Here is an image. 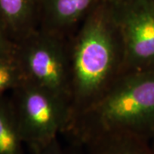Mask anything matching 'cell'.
I'll use <instances>...</instances> for the list:
<instances>
[{
  "label": "cell",
  "instance_id": "1",
  "mask_svg": "<svg viewBox=\"0 0 154 154\" xmlns=\"http://www.w3.org/2000/svg\"><path fill=\"white\" fill-rule=\"evenodd\" d=\"M70 56L69 126L95 105L123 74L124 44L111 0H104L70 38Z\"/></svg>",
  "mask_w": 154,
  "mask_h": 154
},
{
  "label": "cell",
  "instance_id": "2",
  "mask_svg": "<svg viewBox=\"0 0 154 154\" xmlns=\"http://www.w3.org/2000/svg\"><path fill=\"white\" fill-rule=\"evenodd\" d=\"M124 133L149 140L154 133V71L122 74L99 101L63 134L73 145L106 134Z\"/></svg>",
  "mask_w": 154,
  "mask_h": 154
},
{
  "label": "cell",
  "instance_id": "3",
  "mask_svg": "<svg viewBox=\"0 0 154 154\" xmlns=\"http://www.w3.org/2000/svg\"><path fill=\"white\" fill-rule=\"evenodd\" d=\"M17 57L28 81L47 89L70 108V38L38 28L17 42Z\"/></svg>",
  "mask_w": 154,
  "mask_h": 154
},
{
  "label": "cell",
  "instance_id": "4",
  "mask_svg": "<svg viewBox=\"0 0 154 154\" xmlns=\"http://www.w3.org/2000/svg\"><path fill=\"white\" fill-rule=\"evenodd\" d=\"M11 93L19 132L31 152L65 133L70 108L55 94L29 81Z\"/></svg>",
  "mask_w": 154,
  "mask_h": 154
},
{
  "label": "cell",
  "instance_id": "5",
  "mask_svg": "<svg viewBox=\"0 0 154 154\" xmlns=\"http://www.w3.org/2000/svg\"><path fill=\"white\" fill-rule=\"evenodd\" d=\"M125 50L124 73L154 71V2L111 0Z\"/></svg>",
  "mask_w": 154,
  "mask_h": 154
},
{
  "label": "cell",
  "instance_id": "6",
  "mask_svg": "<svg viewBox=\"0 0 154 154\" xmlns=\"http://www.w3.org/2000/svg\"><path fill=\"white\" fill-rule=\"evenodd\" d=\"M104 0H37L38 28L70 38Z\"/></svg>",
  "mask_w": 154,
  "mask_h": 154
},
{
  "label": "cell",
  "instance_id": "7",
  "mask_svg": "<svg viewBox=\"0 0 154 154\" xmlns=\"http://www.w3.org/2000/svg\"><path fill=\"white\" fill-rule=\"evenodd\" d=\"M0 19L19 42L38 29L37 0H0Z\"/></svg>",
  "mask_w": 154,
  "mask_h": 154
},
{
  "label": "cell",
  "instance_id": "8",
  "mask_svg": "<svg viewBox=\"0 0 154 154\" xmlns=\"http://www.w3.org/2000/svg\"><path fill=\"white\" fill-rule=\"evenodd\" d=\"M82 147L86 154H154L148 140L124 133L100 135Z\"/></svg>",
  "mask_w": 154,
  "mask_h": 154
},
{
  "label": "cell",
  "instance_id": "9",
  "mask_svg": "<svg viewBox=\"0 0 154 154\" xmlns=\"http://www.w3.org/2000/svg\"><path fill=\"white\" fill-rule=\"evenodd\" d=\"M11 97L0 95V154H24Z\"/></svg>",
  "mask_w": 154,
  "mask_h": 154
},
{
  "label": "cell",
  "instance_id": "10",
  "mask_svg": "<svg viewBox=\"0 0 154 154\" xmlns=\"http://www.w3.org/2000/svg\"><path fill=\"white\" fill-rule=\"evenodd\" d=\"M28 79L17 56L0 58V95L11 92Z\"/></svg>",
  "mask_w": 154,
  "mask_h": 154
},
{
  "label": "cell",
  "instance_id": "11",
  "mask_svg": "<svg viewBox=\"0 0 154 154\" xmlns=\"http://www.w3.org/2000/svg\"><path fill=\"white\" fill-rule=\"evenodd\" d=\"M17 43L13 39L0 19V58L17 56Z\"/></svg>",
  "mask_w": 154,
  "mask_h": 154
},
{
  "label": "cell",
  "instance_id": "12",
  "mask_svg": "<svg viewBox=\"0 0 154 154\" xmlns=\"http://www.w3.org/2000/svg\"><path fill=\"white\" fill-rule=\"evenodd\" d=\"M75 146V145H74ZM78 146H75V149L63 148L58 140V138L53 139L49 143L43 146L36 149L32 152L33 154H80L77 152Z\"/></svg>",
  "mask_w": 154,
  "mask_h": 154
},
{
  "label": "cell",
  "instance_id": "13",
  "mask_svg": "<svg viewBox=\"0 0 154 154\" xmlns=\"http://www.w3.org/2000/svg\"><path fill=\"white\" fill-rule=\"evenodd\" d=\"M149 145H150V146H151V148L152 149V151L154 152V133L152 135V137L150 138V140H148Z\"/></svg>",
  "mask_w": 154,
  "mask_h": 154
},
{
  "label": "cell",
  "instance_id": "14",
  "mask_svg": "<svg viewBox=\"0 0 154 154\" xmlns=\"http://www.w3.org/2000/svg\"><path fill=\"white\" fill-rule=\"evenodd\" d=\"M152 1H153V2H154V0H152Z\"/></svg>",
  "mask_w": 154,
  "mask_h": 154
}]
</instances>
